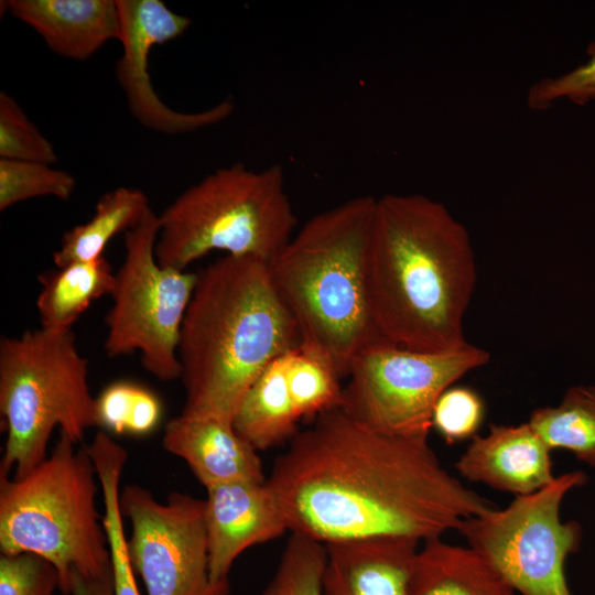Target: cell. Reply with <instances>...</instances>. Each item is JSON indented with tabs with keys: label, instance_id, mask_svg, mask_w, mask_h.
I'll return each mask as SVG.
<instances>
[{
	"label": "cell",
	"instance_id": "cell-17",
	"mask_svg": "<svg viewBox=\"0 0 595 595\" xmlns=\"http://www.w3.org/2000/svg\"><path fill=\"white\" fill-rule=\"evenodd\" d=\"M4 9L66 58L87 60L107 42L120 40L113 0H10L4 1Z\"/></svg>",
	"mask_w": 595,
	"mask_h": 595
},
{
	"label": "cell",
	"instance_id": "cell-12",
	"mask_svg": "<svg viewBox=\"0 0 595 595\" xmlns=\"http://www.w3.org/2000/svg\"><path fill=\"white\" fill-rule=\"evenodd\" d=\"M122 55L116 76L132 116L145 128L165 134L196 131L227 119L235 109L231 99L197 112H181L167 107L152 86L149 54L154 45L180 37L191 19L170 10L160 0H117Z\"/></svg>",
	"mask_w": 595,
	"mask_h": 595
},
{
	"label": "cell",
	"instance_id": "cell-6",
	"mask_svg": "<svg viewBox=\"0 0 595 595\" xmlns=\"http://www.w3.org/2000/svg\"><path fill=\"white\" fill-rule=\"evenodd\" d=\"M155 257L185 271L214 250L270 262L294 234L296 217L279 164L217 169L185 190L161 215Z\"/></svg>",
	"mask_w": 595,
	"mask_h": 595
},
{
	"label": "cell",
	"instance_id": "cell-14",
	"mask_svg": "<svg viewBox=\"0 0 595 595\" xmlns=\"http://www.w3.org/2000/svg\"><path fill=\"white\" fill-rule=\"evenodd\" d=\"M551 450L529 422L489 425L475 435L455 464L467 480L516 496L533 494L554 480Z\"/></svg>",
	"mask_w": 595,
	"mask_h": 595
},
{
	"label": "cell",
	"instance_id": "cell-10",
	"mask_svg": "<svg viewBox=\"0 0 595 595\" xmlns=\"http://www.w3.org/2000/svg\"><path fill=\"white\" fill-rule=\"evenodd\" d=\"M489 359L487 350L469 343L455 350L421 351L383 342L356 357L339 408L374 430L429 437L439 397Z\"/></svg>",
	"mask_w": 595,
	"mask_h": 595
},
{
	"label": "cell",
	"instance_id": "cell-27",
	"mask_svg": "<svg viewBox=\"0 0 595 595\" xmlns=\"http://www.w3.org/2000/svg\"><path fill=\"white\" fill-rule=\"evenodd\" d=\"M0 159L51 165L57 161L51 141L6 91L0 93Z\"/></svg>",
	"mask_w": 595,
	"mask_h": 595
},
{
	"label": "cell",
	"instance_id": "cell-1",
	"mask_svg": "<svg viewBox=\"0 0 595 595\" xmlns=\"http://www.w3.org/2000/svg\"><path fill=\"white\" fill-rule=\"evenodd\" d=\"M267 483L289 531L325 545L425 541L496 507L441 465L426 436L383 433L340 408L295 434Z\"/></svg>",
	"mask_w": 595,
	"mask_h": 595
},
{
	"label": "cell",
	"instance_id": "cell-4",
	"mask_svg": "<svg viewBox=\"0 0 595 595\" xmlns=\"http://www.w3.org/2000/svg\"><path fill=\"white\" fill-rule=\"evenodd\" d=\"M376 203L375 197L358 196L316 214L269 262L298 327L299 345L342 379L360 353L387 342L376 323L370 291Z\"/></svg>",
	"mask_w": 595,
	"mask_h": 595
},
{
	"label": "cell",
	"instance_id": "cell-21",
	"mask_svg": "<svg viewBox=\"0 0 595 595\" xmlns=\"http://www.w3.org/2000/svg\"><path fill=\"white\" fill-rule=\"evenodd\" d=\"M139 188L120 186L99 197L93 217L67 230L53 253L56 268L104 256L107 244L119 232L137 226L150 209Z\"/></svg>",
	"mask_w": 595,
	"mask_h": 595
},
{
	"label": "cell",
	"instance_id": "cell-24",
	"mask_svg": "<svg viewBox=\"0 0 595 595\" xmlns=\"http://www.w3.org/2000/svg\"><path fill=\"white\" fill-rule=\"evenodd\" d=\"M98 426L116 433L145 435L159 424L162 405L148 388L131 381L107 386L96 398Z\"/></svg>",
	"mask_w": 595,
	"mask_h": 595
},
{
	"label": "cell",
	"instance_id": "cell-9",
	"mask_svg": "<svg viewBox=\"0 0 595 595\" xmlns=\"http://www.w3.org/2000/svg\"><path fill=\"white\" fill-rule=\"evenodd\" d=\"M581 470L556 476L542 489L516 496L464 520L457 531L520 595H573L565 576L569 555L578 551L582 527L562 521L564 497L586 483Z\"/></svg>",
	"mask_w": 595,
	"mask_h": 595
},
{
	"label": "cell",
	"instance_id": "cell-8",
	"mask_svg": "<svg viewBox=\"0 0 595 595\" xmlns=\"http://www.w3.org/2000/svg\"><path fill=\"white\" fill-rule=\"evenodd\" d=\"M159 230V215L150 208L125 232V259L116 271L104 348L109 358L139 351L148 372L171 381L181 377L180 333L197 273L158 262Z\"/></svg>",
	"mask_w": 595,
	"mask_h": 595
},
{
	"label": "cell",
	"instance_id": "cell-20",
	"mask_svg": "<svg viewBox=\"0 0 595 595\" xmlns=\"http://www.w3.org/2000/svg\"><path fill=\"white\" fill-rule=\"evenodd\" d=\"M42 290L36 307L42 327L71 329L83 312L97 299L111 295L116 272L99 257L78 261L40 275Z\"/></svg>",
	"mask_w": 595,
	"mask_h": 595
},
{
	"label": "cell",
	"instance_id": "cell-18",
	"mask_svg": "<svg viewBox=\"0 0 595 595\" xmlns=\"http://www.w3.org/2000/svg\"><path fill=\"white\" fill-rule=\"evenodd\" d=\"M407 595H517L501 575L470 547L441 537L419 549Z\"/></svg>",
	"mask_w": 595,
	"mask_h": 595
},
{
	"label": "cell",
	"instance_id": "cell-7",
	"mask_svg": "<svg viewBox=\"0 0 595 595\" xmlns=\"http://www.w3.org/2000/svg\"><path fill=\"white\" fill-rule=\"evenodd\" d=\"M0 411L7 440L0 473L20 478L42 463L53 430L73 442L98 425L88 361L71 329L41 327L0 342Z\"/></svg>",
	"mask_w": 595,
	"mask_h": 595
},
{
	"label": "cell",
	"instance_id": "cell-23",
	"mask_svg": "<svg viewBox=\"0 0 595 595\" xmlns=\"http://www.w3.org/2000/svg\"><path fill=\"white\" fill-rule=\"evenodd\" d=\"M340 379L329 364L300 345L288 351V388L300 420H315L320 414L339 408L343 398Z\"/></svg>",
	"mask_w": 595,
	"mask_h": 595
},
{
	"label": "cell",
	"instance_id": "cell-13",
	"mask_svg": "<svg viewBox=\"0 0 595 595\" xmlns=\"http://www.w3.org/2000/svg\"><path fill=\"white\" fill-rule=\"evenodd\" d=\"M206 491L205 524L213 582L228 580L234 562L244 551L289 531L267 479L231 480Z\"/></svg>",
	"mask_w": 595,
	"mask_h": 595
},
{
	"label": "cell",
	"instance_id": "cell-28",
	"mask_svg": "<svg viewBox=\"0 0 595 595\" xmlns=\"http://www.w3.org/2000/svg\"><path fill=\"white\" fill-rule=\"evenodd\" d=\"M120 478L121 474L115 469H106L99 476L102 521L111 553L115 595H141L127 554V537L119 507Z\"/></svg>",
	"mask_w": 595,
	"mask_h": 595
},
{
	"label": "cell",
	"instance_id": "cell-19",
	"mask_svg": "<svg viewBox=\"0 0 595 595\" xmlns=\"http://www.w3.org/2000/svg\"><path fill=\"white\" fill-rule=\"evenodd\" d=\"M288 351L272 360L246 392L232 421L235 431L256 451L291 441L300 421L288 388Z\"/></svg>",
	"mask_w": 595,
	"mask_h": 595
},
{
	"label": "cell",
	"instance_id": "cell-22",
	"mask_svg": "<svg viewBox=\"0 0 595 595\" xmlns=\"http://www.w3.org/2000/svg\"><path fill=\"white\" fill-rule=\"evenodd\" d=\"M528 422L551 451H570L595 468V385L571 387L558 405L536 409Z\"/></svg>",
	"mask_w": 595,
	"mask_h": 595
},
{
	"label": "cell",
	"instance_id": "cell-5",
	"mask_svg": "<svg viewBox=\"0 0 595 595\" xmlns=\"http://www.w3.org/2000/svg\"><path fill=\"white\" fill-rule=\"evenodd\" d=\"M60 432L52 453L20 478L0 473V551L35 553L54 565L58 589L71 576L112 571L102 517L96 504L97 473L87 446L75 448Z\"/></svg>",
	"mask_w": 595,
	"mask_h": 595
},
{
	"label": "cell",
	"instance_id": "cell-31",
	"mask_svg": "<svg viewBox=\"0 0 595 595\" xmlns=\"http://www.w3.org/2000/svg\"><path fill=\"white\" fill-rule=\"evenodd\" d=\"M60 576L52 563L31 552L0 555V595H53Z\"/></svg>",
	"mask_w": 595,
	"mask_h": 595
},
{
	"label": "cell",
	"instance_id": "cell-25",
	"mask_svg": "<svg viewBox=\"0 0 595 595\" xmlns=\"http://www.w3.org/2000/svg\"><path fill=\"white\" fill-rule=\"evenodd\" d=\"M325 544L291 532L263 595H324Z\"/></svg>",
	"mask_w": 595,
	"mask_h": 595
},
{
	"label": "cell",
	"instance_id": "cell-30",
	"mask_svg": "<svg viewBox=\"0 0 595 595\" xmlns=\"http://www.w3.org/2000/svg\"><path fill=\"white\" fill-rule=\"evenodd\" d=\"M587 61L572 71L544 77L528 90L527 104L533 110H547L560 100L577 105L595 100V41L587 50Z\"/></svg>",
	"mask_w": 595,
	"mask_h": 595
},
{
	"label": "cell",
	"instance_id": "cell-15",
	"mask_svg": "<svg viewBox=\"0 0 595 595\" xmlns=\"http://www.w3.org/2000/svg\"><path fill=\"white\" fill-rule=\"evenodd\" d=\"M420 541L381 537L327 544L324 595H407Z\"/></svg>",
	"mask_w": 595,
	"mask_h": 595
},
{
	"label": "cell",
	"instance_id": "cell-26",
	"mask_svg": "<svg viewBox=\"0 0 595 595\" xmlns=\"http://www.w3.org/2000/svg\"><path fill=\"white\" fill-rule=\"evenodd\" d=\"M75 187L72 174L51 164L0 159V210L40 196L67 201Z\"/></svg>",
	"mask_w": 595,
	"mask_h": 595
},
{
	"label": "cell",
	"instance_id": "cell-32",
	"mask_svg": "<svg viewBox=\"0 0 595 595\" xmlns=\"http://www.w3.org/2000/svg\"><path fill=\"white\" fill-rule=\"evenodd\" d=\"M69 595H115L112 571L96 577L73 572Z\"/></svg>",
	"mask_w": 595,
	"mask_h": 595
},
{
	"label": "cell",
	"instance_id": "cell-3",
	"mask_svg": "<svg viewBox=\"0 0 595 595\" xmlns=\"http://www.w3.org/2000/svg\"><path fill=\"white\" fill-rule=\"evenodd\" d=\"M300 344L269 263L225 255L197 273L180 333L182 414L232 423L248 389Z\"/></svg>",
	"mask_w": 595,
	"mask_h": 595
},
{
	"label": "cell",
	"instance_id": "cell-2",
	"mask_svg": "<svg viewBox=\"0 0 595 595\" xmlns=\"http://www.w3.org/2000/svg\"><path fill=\"white\" fill-rule=\"evenodd\" d=\"M369 275L372 309L385 340L413 350L466 346L463 318L476 284L466 227L421 194L377 198Z\"/></svg>",
	"mask_w": 595,
	"mask_h": 595
},
{
	"label": "cell",
	"instance_id": "cell-16",
	"mask_svg": "<svg viewBox=\"0 0 595 595\" xmlns=\"http://www.w3.org/2000/svg\"><path fill=\"white\" fill-rule=\"evenodd\" d=\"M162 446L184 459L205 488L238 480H263L261 459L232 423L180 414L164 429Z\"/></svg>",
	"mask_w": 595,
	"mask_h": 595
},
{
	"label": "cell",
	"instance_id": "cell-11",
	"mask_svg": "<svg viewBox=\"0 0 595 595\" xmlns=\"http://www.w3.org/2000/svg\"><path fill=\"white\" fill-rule=\"evenodd\" d=\"M131 522L127 554L147 595H228L229 582H213L205 524V500L171 491L165 502L137 484L119 494Z\"/></svg>",
	"mask_w": 595,
	"mask_h": 595
},
{
	"label": "cell",
	"instance_id": "cell-29",
	"mask_svg": "<svg viewBox=\"0 0 595 595\" xmlns=\"http://www.w3.org/2000/svg\"><path fill=\"white\" fill-rule=\"evenodd\" d=\"M485 419V403L465 386L447 388L435 402L432 428L450 444L473 439Z\"/></svg>",
	"mask_w": 595,
	"mask_h": 595
}]
</instances>
